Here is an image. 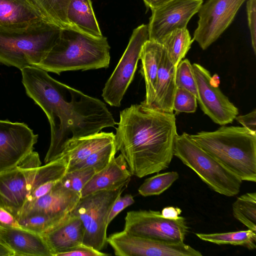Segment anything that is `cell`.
I'll use <instances>...</instances> for the list:
<instances>
[{
	"instance_id": "19",
	"label": "cell",
	"mask_w": 256,
	"mask_h": 256,
	"mask_svg": "<svg viewBox=\"0 0 256 256\" xmlns=\"http://www.w3.org/2000/svg\"><path fill=\"white\" fill-rule=\"evenodd\" d=\"M0 242L16 256H52L40 234L22 228L0 226Z\"/></svg>"
},
{
	"instance_id": "41",
	"label": "cell",
	"mask_w": 256,
	"mask_h": 256,
	"mask_svg": "<svg viewBox=\"0 0 256 256\" xmlns=\"http://www.w3.org/2000/svg\"><path fill=\"white\" fill-rule=\"evenodd\" d=\"M160 213L165 218L175 220L180 216L182 210L177 207L167 206L164 208Z\"/></svg>"
},
{
	"instance_id": "35",
	"label": "cell",
	"mask_w": 256,
	"mask_h": 256,
	"mask_svg": "<svg viewBox=\"0 0 256 256\" xmlns=\"http://www.w3.org/2000/svg\"><path fill=\"white\" fill-rule=\"evenodd\" d=\"M246 14L250 32L252 46L256 54V0H247Z\"/></svg>"
},
{
	"instance_id": "36",
	"label": "cell",
	"mask_w": 256,
	"mask_h": 256,
	"mask_svg": "<svg viewBox=\"0 0 256 256\" xmlns=\"http://www.w3.org/2000/svg\"><path fill=\"white\" fill-rule=\"evenodd\" d=\"M134 202V200L131 194H126L123 196H120L111 208L108 218V224H109L122 210Z\"/></svg>"
},
{
	"instance_id": "31",
	"label": "cell",
	"mask_w": 256,
	"mask_h": 256,
	"mask_svg": "<svg viewBox=\"0 0 256 256\" xmlns=\"http://www.w3.org/2000/svg\"><path fill=\"white\" fill-rule=\"evenodd\" d=\"M66 215L54 216L34 214L20 217L16 220L22 228L40 234L62 220Z\"/></svg>"
},
{
	"instance_id": "39",
	"label": "cell",
	"mask_w": 256,
	"mask_h": 256,
	"mask_svg": "<svg viewBox=\"0 0 256 256\" xmlns=\"http://www.w3.org/2000/svg\"><path fill=\"white\" fill-rule=\"evenodd\" d=\"M59 180H60L48 182L38 186L32 192L31 194L27 199V200L24 206L26 204L48 193Z\"/></svg>"
},
{
	"instance_id": "37",
	"label": "cell",
	"mask_w": 256,
	"mask_h": 256,
	"mask_svg": "<svg viewBox=\"0 0 256 256\" xmlns=\"http://www.w3.org/2000/svg\"><path fill=\"white\" fill-rule=\"evenodd\" d=\"M104 253L93 248L82 244L66 252L58 254L56 256H108Z\"/></svg>"
},
{
	"instance_id": "11",
	"label": "cell",
	"mask_w": 256,
	"mask_h": 256,
	"mask_svg": "<svg viewBox=\"0 0 256 256\" xmlns=\"http://www.w3.org/2000/svg\"><path fill=\"white\" fill-rule=\"evenodd\" d=\"M107 242L118 256H202L184 242L156 240L136 235L124 230L107 238Z\"/></svg>"
},
{
	"instance_id": "29",
	"label": "cell",
	"mask_w": 256,
	"mask_h": 256,
	"mask_svg": "<svg viewBox=\"0 0 256 256\" xmlns=\"http://www.w3.org/2000/svg\"><path fill=\"white\" fill-rule=\"evenodd\" d=\"M116 152L114 141L92 153L82 160L68 166L67 172L92 168L98 172L108 165L115 157Z\"/></svg>"
},
{
	"instance_id": "40",
	"label": "cell",
	"mask_w": 256,
	"mask_h": 256,
	"mask_svg": "<svg viewBox=\"0 0 256 256\" xmlns=\"http://www.w3.org/2000/svg\"><path fill=\"white\" fill-rule=\"evenodd\" d=\"M0 226L5 228H22L16 219L10 213L0 206Z\"/></svg>"
},
{
	"instance_id": "16",
	"label": "cell",
	"mask_w": 256,
	"mask_h": 256,
	"mask_svg": "<svg viewBox=\"0 0 256 256\" xmlns=\"http://www.w3.org/2000/svg\"><path fill=\"white\" fill-rule=\"evenodd\" d=\"M80 198V194L65 187L60 180L48 193L26 204L16 218L34 214L66 215Z\"/></svg>"
},
{
	"instance_id": "3",
	"label": "cell",
	"mask_w": 256,
	"mask_h": 256,
	"mask_svg": "<svg viewBox=\"0 0 256 256\" xmlns=\"http://www.w3.org/2000/svg\"><path fill=\"white\" fill-rule=\"evenodd\" d=\"M203 150L242 181L256 182V133L244 126H222L190 134Z\"/></svg>"
},
{
	"instance_id": "20",
	"label": "cell",
	"mask_w": 256,
	"mask_h": 256,
	"mask_svg": "<svg viewBox=\"0 0 256 256\" xmlns=\"http://www.w3.org/2000/svg\"><path fill=\"white\" fill-rule=\"evenodd\" d=\"M176 68L164 49L158 70L153 99L149 106L166 112H174L173 102L177 88Z\"/></svg>"
},
{
	"instance_id": "5",
	"label": "cell",
	"mask_w": 256,
	"mask_h": 256,
	"mask_svg": "<svg viewBox=\"0 0 256 256\" xmlns=\"http://www.w3.org/2000/svg\"><path fill=\"white\" fill-rule=\"evenodd\" d=\"M41 164L38 153L32 151L16 166L0 175V206L15 218L35 189L60 180L68 167L63 156L44 166Z\"/></svg>"
},
{
	"instance_id": "6",
	"label": "cell",
	"mask_w": 256,
	"mask_h": 256,
	"mask_svg": "<svg viewBox=\"0 0 256 256\" xmlns=\"http://www.w3.org/2000/svg\"><path fill=\"white\" fill-rule=\"evenodd\" d=\"M62 30L46 22L24 28L0 26V64L20 70L38 64L56 43Z\"/></svg>"
},
{
	"instance_id": "9",
	"label": "cell",
	"mask_w": 256,
	"mask_h": 256,
	"mask_svg": "<svg viewBox=\"0 0 256 256\" xmlns=\"http://www.w3.org/2000/svg\"><path fill=\"white\" fill-rule=\"evenodd\" d=\"M148 40V24H142L134 30L124 52L102 90V97L111 106H120L134 78L142 47Z\"/></svg>"
},
{
	"instance_id": "32",
	"label": "cell",
	"mask_w": 256,
	"mask_h": 256,
	"mask_svg": "<svg viewBox=\"0 0 256 256\" xmlns=\"http://www.w3.org/2000/svg\"><path fill=\"white\" fill-rule=\"evenodd\" d=\"M175 79L177 88L191 92L197 98L196 80L192 64L188 60H182L178 64L176 70Z\"/></svg>"
},
{
	"instance_id": "18",
	"label": "cell",
	"mask_w": 256,
	"mask_h": 256,
	"mask_svg": "<svg viewBox=\"0 0 256 256\" xmlns=\"http://www.w3.org/2000/svg\"><path fill=\"white\" fill-rule=\"evenodd\" d=\"M132 176L126 160L120 154L106 168L94 174L82 188L81 198L100 190H115L125 187Z\"/></svg>"
},
{
	"instance_id": "12",
	"label": "cell",
	"mask_w": 256,
	"mask_h": 256,
	"mask_svg": "<svg viewBox=\"0 0 256 256\" xmlns=\"http://www.w3.org/2000/svg\"><path fill=\"white\" fill-rule=\"evenodd\" d=\"M246 0H208L198 11L194 40L205 50L216 41L232 22Z\"/></svg>"
},
{
	"instance_id": "1",
	"label": "cell",
	"mask_w": 256,
	"mask_h": 256,
	"mask_svg": "<svg viewBox=\"0 0 256 256\" xmlns=\"http://www.w3.org/2000/svg\"><path fill=\"white\" fill-rule=\"evenodd\" d=\"M21 70L26 94L45 112L50 127V142L45 164L58 158L66 142L91 136L118 123L98 98L62 83L34 66Z\"/></svg>"
},
{
	"instance_id": "30",
	"label": "cell",
	"mask_w": 256,
	"mask_h": 256,
	"mask_svg": "<svg viewBox=\"0 0 256 256\" xmlns=\"http://www.w3.org/2000/svg\"><path fill=\"white\" fill-rule=\"evenodd\" d=\"M179 178L175 171L159 174L145 180L138 192L143 196H158L168 190Z\"/></svg>"
},
{
	"instance_id": "24",
	"label": "cell",
	"mask_w": 256,
	"mask_h": 256,
	"mask_svg": "<svg viewBox=\"0 0 256 256\" xmlns=\"http://www.w3.org/2000/svg\"><path fill=\"white\" fill-rule=\"evenodd\" d=\"M67 17L76 30L96 38L103 36L91 0H70L68 8Z\"/></svg>"
},
{
	"instance_id": "42",
	"label": "cell",
	"mask_w": 256,
	"mask_h": 256,
	"mask_svg": "<svg viewBox=\"0 0 256 256\" xmlns=\"http://www.w3.org/2000/svg\"><path fill=\"white\" fill-rule=\"evenodd\" d=\"M170 0H143L146 6L150 10L156 8Z\"/></svg>"
},
{
	"instance_id": "21",
	"label": "cell",
	"mask_w": 256,
	"mask_h": 256,
	"mask_svg": "<svg viewBox=\"0 0 256 256\" xmlns=\"http://www.w3.org/2000/svg\"><path fill=\"white\" fill-rule=\"evenodd\" d=\"M42 22L46 21L30 0H0V26L24 28Z\"/></svg>"
},
{
	"instance_id": "13",
	"label": "cell",
	"mask_w": 256,
	"mask_h": 256,
	"mask_svg": "<svg viewBox=\"0 0 256 256\" xmlns=\"http://www.w3.org/2000/svg\"><path fill=\"white\" fill-rule=\"evenodd\" d=\"M192 66L197 86V100L202 112L220 125L232 123L238 114V108L214 84L208 70L198 64Z\"/></svg>"
},
{
	"instance_id": "22",
	"label": "cell",
	"mask_w": 256,
	"mask_h": 256,
	"mask_svg": "<svg viewBox=\"0 0 256 256\" xmlns=\"http://www.w3.org/2000/svg\"><path fill=\"white\" fill-rule=\"evenodd\" d=\"M114 141L115 136L112 132H100L70 140L64 146L60 157H65L70 166Z\"/></svg>"
},
{
	"instance_id": "25",
	"label": "cell",
	"mask_w": 256,
	"mask_h": 256,
	"mask_svg": "<svg viewBox=\"0 0 256 256\" xmlns=\"http://www.w3.org/2000/svg\"><path fill=\"white\" fill-rule=\"evenodd\" d=\"M30 0L48 22L62 29L76 30L70 24L67 17L68 8L70 0Z\"/></svg>"
},
{
	"instance_id": "38",
	"label": "cell",
	"mask_w": 256,
	"mask_h": 256,
	"mask_svg": "<svg viewBox=\"0 0 256 256\" xmlns=\"http://www.w3.org/2000/svg\"><path fill=\"white\" fill-rule=\"evenodd\" d=\"M235 119L244 128L252 132L256 133V110L245 115L237 116Z\"/></svg>"
},
{
	"instance_id": "33",
	"label": "cell",
	"mask_w": 256,
	"mask_h": 256,
	"mask_svg": "<svg viewBox=\"0 0 256 256\" xmlns=\"http://www.w3.org/2000/svg\"><path fill=\"white\" fill-rule=\"evenodd\" d=\"M95 173L92 168L67 172L60 180L65 187L80 194L84 185Z\"/></svg>"
},
{
	"instance_id": "14",
	"label": "cell",
	"mask_w": 256,
	"mask_h": 256,
	"mask_svg": "<svg viewBox=\"0 0 256 256\" xmlns=\"http://www.w3.org/2000/svg\"><path fill=\"white\" fill-rule=\"evenodd\" d=\"M202 3V0H170L152 9L148 24V40L160 44L172 31L186 28Z\"/></svg>"
},
{
	"instance_id": "4",
	"label": "cell",
	"mask_w": 256,
	"mask_h": 256,
	"mask_svg": "<svg viewBox=\"0 0 256 256\" xmlns=\"http://www.w3.org/2000/svg\"><path fill=\"white\" fill-rule=\"evenodd\" d=\"M110 58L106 37L96 38L74 30L62 29L56 43L34 66L60 74L66 71L107 68Z\"/></svg>"
},
{
	"instance_id": "8",
	"label": "cell",
	"mask_w": 256,
	"mask_h": 256,
	"mask_svg": "<svg viewBox=\"0 0 256 256\" xmlns=\"http://www.w3.org/2000/svg\"><path fill=\"white\" fill-rule=\"evenodd\" d=\"M124 188L98 191L80 199L71 212L79 217L83 225V244L100 251L106 247L108 215Z\"/></svg>"
},
{
	"instance_id": "26",
	"label": "cell",
	"mask_w": 256,
	"mask_h": 256,
	"mask_svg": "<svg viewBox=\"0 0 256 256\" xmlns=\"http://www.w3.org/2000/svg\"><path fill=\"white\" fill-rule=\"evenodd\" d=\"M194 41L187 28L176 29L166 36L161 42L172 64L176 67L184 58Z\"/></svg>"
},
{
	"instance_id": "15",
	"label": "cell",
	"mask_w": 256,
	"mask_h": 256,
	"mask_svg": "<svg viewBox=\"0 0 256 256\" xmlns=\"http://www.w3.org/2000/svg\"><path fill=\"white\" fill-rule=\"evenodd\" d=\"M38 138L24 122L0 120V175L16 166L33 151Z\"/></svg>"
},
{
	"instance_id": "43",
	"label": "cell",
	"mask_w": 256,
	"mask_h": 256,
	"mask_svg": "<svg viewBox=\"0 0 256 256\" xmlns=\"http://www.w3.org/2000/svg\"><path fill=\"white\" fill-rule=\"evenodd\" d=\"M0 256H14V252L0 242Z\"/></svg>"
},
{
	"instance_id": "17",
	"label": "cell",
	"mask_w": 256,
	"mask_h": 256,
	"mask_svg": "<svg viewBox=\"0 0 256 256\" xmlns=\"http://www.w3.org/2000/svg\"><path fill=\"white\" fill-rule=\"evenodd\" d=\"M52 256L83 244L84 230L79 217L71 212L40 234Z\"/></svg>"
},
{
	"instance_id": "34",
	"label": "cell",
	"mask_w": 256,
	"mask_h": 256,
	"mask_svg": "<svg viewBox=\"0 0 256 256\" xmlns=\"http://www.w3.org/2000/svg\"><path fill=\"white\" fill-rule=\"evenodd\" d=\"M197 98L191 92L177 88L173 102V110L178 114L180 112L192 113L197 108Z\"/></svg>"
},
{
	"instance_id": "23",
	"label": "cell",
	"mask_w": 256,
	"mask_h": 256,
	"mask_svg": "<svg viewBox=\"0 0 256 256\" xmlns=\"http://www.w3.org/2000/svg\"><path fill=\"white\" fill-rule=\"evenodd\" d=\"M163 46L148 40L144 44L140 54V72L146 84V98L142 102L150 106L153 99L160 64L164 52Z\"/></svg>"
},
{
	"instance_id": "7",
	"label": "cell",
	"mask_w": 256,
	"mask_h": 256,
	"mask_svg": "<svg viewBox=\"0 0 256 256\" xmlns=\"http://www.w3.org/2000/svg\"><path fill=\"white\" fill-rule=\"evenodd\" d=\"M174 154L214 192L230 197L240 192L242 180L196 143L189 134L177 135Z\"/></svg>"
},
{
	"instance_id": "2",
	"label": "cell",
	"mask_w": 256,
	"mask_h": 256,
	"mask_svg": "<svg viewBox=\"0 0 256 256\" xmlns=\"http://www.w3.org/2000/svg\"><path fill=\"white\" fill-rule=\"evenodd\" d=\"M115 136L116 151L132 175L139 178L166 169L174 156L178 132L175 115L141 102L120 112Z\"/></svg>"
},
{
	"instance_id": "28",
	"label": "cell",
	"mask_w": 256,
	"mask_h": 256,
	"mask_svg": "<svg viewBox=\"0 0 256 256\" xmlns=\"http://www.w3.org/2000/svg\"><path fill=\"white\" fill-rule=\"evenodd\" d=\"M235 218L248 229L256 232V193L248 192L238 197L232 205Z\"/></svg>"
},
{
	"instance_id": "27",
	"label": "cell",
	"mask_w": 256,
	"mask_h": 256,
	"mask_svg": "<svg viewBox=\"0 0 256 256\" xmlns=\"http://www.w3.org/2000/svg\"><path fill=\"white\" fill-rule=\"evenodd\" d=\"M196 234L202 240L218 245L239 246L245 247L250 250L256 248V232L249 229L222 233H196Z\"/></svg>"
},
{
	"instance_id": "10",
	"label": "cell",
	"mask_w": 256,
	"mask_h": 256,
	"mask_svg": "<svg viewBox=\"0 0 256 256\" xmlns=\"http://www.w3.org/2000/svg\"><path fill=\"white\" fill-rule=\"evenodd\" d=\"M189 229L184 217L166 218L159 211L132 210L128 212L124 218V230L156 240L184 242Z\"/></svg>"
}]
</instances>
